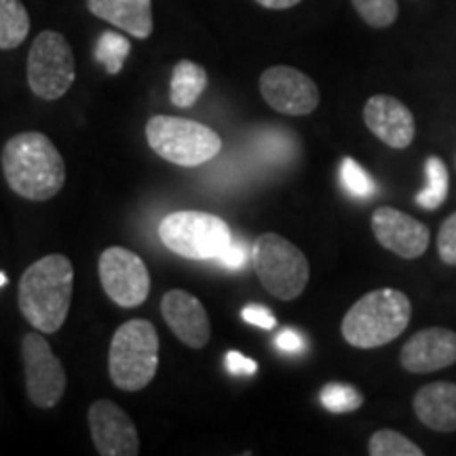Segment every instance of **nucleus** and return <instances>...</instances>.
Returning a JSON list of instances; mask_svg holds the SVG:
<instances>
[{
	"label": "nucleus",
	"mask_w": 456,
	"mask_h": 456,
	"mask_svg": "<svg viewBox=\"0 0 456 456\" xmlns=\"http://www.w3.org/2000/svg\"><path fill=\"white\" fill-rule=\"evenodd\" d=\"M368 452L372 456H423V448H419L412 440L395 429H380L372 433L368 442Z\"/></svg>",
	"instance_id": "4be33fe9"
},
{
	"label": "nucleus",
	"mask_w": 456,
	"mask_h": 456,
	"mask_svg": "<svg viewBox=\"0 0 456 456\" xmlns=\"http://www.w3.org/2000/svg\"><path fill=\"white\" fill-rule=\"evenodd\" d=\"M98 269L102 288L114 305L123 309L144 305L151 294V273L138 254L112 245L102 252Z\"/></svg>",
	"instance_id": "9d476101"
},
{
	"label": "nucleus",
	"mask_w": 456,
	"mask_h": 456,
	"mask_svg": "<svg viewBox=\"0 0 456 456\" xmlns=\"http://www.w3.org/2000/svg\"><path fill=\"white\" fill-rule=\"evenodd\" d=\"M252 266L262 288L279 300H294L309 283V260L288 239L265 232L252 245Z\"/></svg>",
	"instance_id": "423d86ee"
},
{
	"label": "nucleus",
	"mask_w": 456,
	"mask_h": 456,
	"mask_svg": "<svg viewBox=\"0 0 456 456\" xmlns=\"http://www.w3.org/2000/svg\"><path fill=\"white\" fill-rule=\"evenodd\" d=\"M414 414L425 427L437 433L456 431V385L437 380L420 387L414 395Z\"/></svg>",
	"instance_id": "f3484780"
},
{
	"label": "nucleus",
	"mask_w": 456,
	"mask_h": 456,
	"mask_svg": "<svg viewBox=\"0 0 456 456\" xmlns=\"http://www.w3.org/2000/svg\"><path fill=\"white\" fill-rule=\"evenodd\" d=\"M372 232L376 241L399 258L414 260L427 252L431 232L423 222L399 212L395 208H379L372 214Z\"/></svg>",
	"instance_id": "ddd939ff"
},
{
	"label": "nucleus",
	"mask_w": 456,
	"mask_h": 456,
	"mask_svg": "<svg viewBox=\"0 0 456 456\" xmlns=\"http://www.w3.org/2000/svg\"><path fill=\"white\" fill-rule=\"evenodd\" d=\"M363 121L376 138L395 151L408 148L416 135L412 110L393 95H372L363 106Z\"/></svg>",
	"instance_id": "4468645a"
},
{
	"label": "nucleus",
	"mask_w": 456,
	"mask_h": 456,
	"mask_svg": "<svg viewBox=\"0 0 456 456\" xmlns=\"http://www.w3.org/2000/svg\"><path fill=\"white\" fill-rule=\"evenodd\" d=\"M146 140L163 161L180 167L212 161L222 148L220 135L212 127L169 114H157L146 123Z\"/></svg>",
	"instance_id": "39448f33"
},
{
	"label": "nucleus",
	"mask_w": 456,
	"mask_h": 456,
	"mask_svg": "<svg viewBox=\"0 0 456 456\" xmlns=\"http://www.w3.org/2000/svg\"><path fill=\"white\" fill-rule=\"evenodd\" d=\"M241 317L248 323H252V326L262 328V330H273V328L277 326L275 315H273V313L266 309V306H262V305H248L241 311Z\"/></svg>",
	"instance_id": "c85d7f7f"
},
{
	"label": "nucleus",
	"mask_w": 456,
	"mask_h": 456,
	"mask_svg": "<svg viewBox=\"0 0 456 456\" xmlns=\"http://www.w3.org/2000/svg\"><path fill=\"white\" fill-rule=\"evenodd\" d=\"M351 3L359 17L372 28H389L399 15L397 0H351Z\"/></svg>",
	"instance_id": "393cba45"
},
{
	"label": "nucleus",
	"mask_w": 456,
	"mask_h": 456,
	"mask_svg": "<svg viewBox=\"0 0 456 456\" xmlns=\"http://www.w3.org/2000/svg\"><path fill=\"white\" fill-rule=\"evenodd\" d=\"M91 13L135 38L152 34V0H87Z\"/></svg>",
	"instance_id": "a211bd4d"
},
{
	"label": "nucleus",
	"mask_w": 456,
	"mask_h": 456,
	"mask_svg": "<svg viewBox=\"0 0 456 456\" xmlns=\"http://www.w3.org/2000/svg\"><path fill=\"white\" fill-rule=\"evenodd\" d=\"M208 87V70L191 60H180L171 72L169 100L175 108H192Z\"/></svg>",
	"instance_id": "6ab92c4d"
},
{
	"label": "nucleus",
	"mask_w": 456,
	"mask_h": 456,
	"mask_svg": "<svg viewBox=\"0 0 456 456\" xmlns=\"http://www.w3.org/2000/svg\"><path fill=\"white\" fill-rule=\"evenodd\" d=\"M30 32V15L21 0H0V49H17Z\"/></svg>",
	"instance_id": "aec40b11"
},
{
	"label": "nucleus",
	"mask_w": 456,
	"mask_h": 456,
	"mask_svg": "<svg viewBox=\"0 0 456 456\" xmlns=\"http://www.w3.org/2000/svg\"><path fill=\"white\" fill-rule=\"evenodd\" d=\"M412 305L399 289L383 288L362 296L342 319V338L355 349H379L403 334Z\"/></svg>",
	"instance_id": "7ed1b4c3"
},
{
	"label": "nucleus",
	"mask_w": 456,
	"mask_h": 456,
	"mask_svg": "<svg viewBox=\"0 0 456 456\" xmlns=\"http://www.w3.org/2000/svg\"><path fill=\"white\" fill-rule=\"evenodd\" d=\"M161 315L171 332L191 349H203L212 336V323L203 302L184 289H169L161 300Z\"/></svg>",
	"instance_id": "dca6fc26"
},
{
	"label": "nucleus",
	"mask_w": 456,
	"mask_h": 456,
	"mask_svg": "<svg viewBox=\"0 0 456 456\" xmlns=\"http://www.w3.org/2000/svg\"><path fill=\"white\" fill-rule=\"evenodd\" d=\"M277 346L285 353H298L305 346V338L298 332H294V330H283L277 336Z\"/></svg>",
	"instance_id": "7c9ffc66"
},
{
	"label": "nucleus",
	"mask_w": 456,
	"mask_h": 456,
	"mask_svg": "<svg viewBox=\"0 0 456 456\" xmlns=\"http://www.w3.org/2000/svg\"><path fill=\"white\" fill-rule=\"evenodd\" d=\"M3 285H7V275H4V273H0V288H3Z\"/></svg>",
	"instance_id": "473e14b6"
},
{
	"label": "nucleus",
	"mask_w": 456,
	"mask_h": 456,
	"mask_svg": "<svg viewBox=\"0 0 456 456\" xmlns=\"http://www.w3.org/2000/svg\"><path fill=\"white\" fill-rule=\"evenodd\" d=\"M74 289V266L61 254L32 262L20 279L17 302L24 319L43 334H55L66 323Z\"/></svg>",
	"instance_id": "f03ea898"
},
{
	"label": "nucleus",
	"mask_w": 456,
	"mask_h": 456,
	"mask_svg": "<svg viewBox=\"0 0 456 456\" xmlns=\"http://www.w3.org/2000/svg\"><path fill=\"white\" fill-rule=\"evenodd\" d=\"M260 94L273 110L289 117H306L319 106L315 81L289 66H273L262 72Z\"/></svg>",
	"instance_id": "9b49d317"
},
{
	"label": "nucleus",
	"mask_w": 456,
	"mask_h": 456,
	"mask_svg": "<svg viewBox=\"0 0 456 456\" xmlns=\"http://www.w3.org/2000/svg\"><path fill=\"white\" fill-rule=\"evenodd\" d=\"M131 53V45L121 34L108 30L95 43V60L106 68L108 74H118Z\"/></svg>",
	"instance_id": "5701e85b"
},
{
	"label": "nucleus",
	"mask_w": 456,
	"mask_h": 456,
	"mask_svg": "<svg viewBox=\"0 0 456 456\" xmlns=\"http://www.w3.org/2000/svg\"><path fill=\"white\" fill-rule=\"evenodd\" d=\"M89 431L94 446L102 456H135L140 454V436L129 414L110 402L98 399L89 408Z\"/></svg>",
	"instance_id": "f8f14e48"
},
{
	"label": "nucleus",
	"mask_w": 456,
	"mask_h": 456,
	"mask_svg": "<svg viewBox=\"0 0 456 456\" xmlns=\"http://www.w3.org/2000/svg\"><path fill=\"white\" fill-rule=\"evenodd\" d=\"M226 368L228 372L235 374V376H252L258 370V363L254 359L241 355L239 351H231L226 355Z\"/></svg>",
	"instance_id": "c756f323"
},
{
	"label": "nucleus",
	"mask_w": 456,
	"mask_h": 456,
	"mask_svg": "<svg viewBox=\"0 0 456 456\" xmlns=\"http://www.w3.org/2000/svg\"><path fill=\"white\" fill-rule=\"evenodd\" d=\"M425 178L427 184L423 191L416 195V205L433 212V209L442 208L448 199L450 191V174L446 163L440 157H429L425 161Z\"/></svg>",
	"instance_id": "412c9836"
},
{
	"label": "nucleus",
	"mask_w": 456,
	"mask_h": 456,
	"mask_svg": "<svg viewBox=\"0 0 456 456\" xmlns=\"http://www.w3.org/2000/svg\"><path fill=\"white\" fill-rule=\"evenodd\" d=\"M399 362L412 374H431L456 363V332L448 328H425L402 346Z\"/></svg>",
	"instance_id": "2eb2a0df"
},
{
	"label": "nucleus",
	"mask_w": 456,
	"mask_h": 456,
	"mask_svg": "<svg viewBox=\"0 0 456 456\" xmlns=\"http://www.w3.org/2000/svg\"><path fill=\"white\" fill-rule=\"evenodd\" d=\"M319 402L322 406L332 414H349L355 412L363 406L362 391L355 389L353 385L345 383H328L319 393Z\"/></svg>",
	"instance_id": "b1692460"
},
{
	"label": "nucleus",
	"mask_w": 456,
	"mask_h": 456,
	"mask_svg": "<svg viewBox=\"0 0 456 456\" xmlns=\"http://www.w3.org/2000/svg\"><path fill=\"white\" fill-rule=\"evenodd\" d=\"M340 182H342V186H345V191L351 192L353 197L368 199V197H374V192H376L374 180L370 178V175L366 174V169H363L362 165H359L355 159H351V157L342 159Z\"/></svg>",
	"instance_id": "a878e982"
},
{
	"label": "nucleus",
	"mask_w": 456,
	"mask_h": 456,
	"mask_svg": "<svg viewBox=\"0 0 456 456\" xmlns=\"http://www.w3.org/2000/svg\"><path fill=\"white\" fill-rule=\"evenodd\" d=\"M437 254L444 265L456 266V212L444 220L437 235Z\"/></svg>",
	"instance_id": "bb28decb"
},
{
	"label": "nucleus",
	"mask_w": 456,
	"mask_h": 456,
	"mask_svg": "<svg viewBox=\"0 0 456 456\" xmlns=\"http://www.w3.org/2000/svg\"><path fill=\"white\" fill-rule=\"evenodd\" d=\"M28 85L37 98L53 102L68 94L77 78V61L70 43L55 30L34 38L28 53Z\"/></svg>",
	"instance_id": "6e6552de"
},
{
	"label": "nucleus",
	"mask_w": 456,
	"mask_h": 456,
	"mask_svg": "<svg viewBox=\"0 0 456 456\" xmlns=\"http://www.w3.org/2000/svg\"><path fill=\"white\" fill-rule=\"evenodd\" d=\"M0 161L11 191L28 201H49L66 184L64 159L41 131L13 135Z\"/></svg>",
	"instance_id": "f257e3e1"
},
{
	"label": "nucleus",
	"mask_w": 456,
	"mask_h": 456,
	"mask_svg": "<svg viewBox=\"0 0 456 456\" xmlns=\"http://www.w3.org/2000/svg\"><path fill=\"white\" fill-rule=\"evenodd\" d=\"M21 362H24L26 393L37 408L49 410L60 403L66 393V370L61 359L43 332H28L21 338Z\"/></svg>",
	"instance_id": "1a4fd4ad"
},
{
	"label": "nucleus",
	"mask_w": 456,
	"mask_h": 456,
	"mask_svg": "<svg viewBox=\"0 0 456 456\" xmlns=\"http://www.w3.org/2000/svg\"><path fill=\"white\" fill-rule=\"evenodd\" d=\"M248 260H252V249H248V245L243 241H235V239H232L231 245L218 256L220 265L231 271H241L243 266L248 265Z\"/></svg>",
	"instance_id": "cd10ccee"
},
{
	"label": "nucleus",
	"mask_w": 456,
	"mask_h": 456,
	"mask_svg": "<svg viewBox=\"0 0 456 456\" xmlns=\"http://www.w3.org/2000/svg\"><path fill=\"white\" fill-rule=\"evenodd\" d=\"M159 370V332L146 319H129L117 330L108 351V372L121 391H142Z\"/></svg>",
	"instance_id": "20e7f679"
},
{
	"label": "nucleus",
	"mask_w": 456,
	"mask_h": 456,
	"mask_svg": "<svg viewBox=\"0 0 456 456\" xmlns=\"http://www.w3.org/2000/svg\"><path fill=\"white\" fill-rule=\"evenodd\" d=\"M256 3L262 4L265 9H275V11H281V9H292L296 4L302 3V0H256Z\"/></svg>",
	"instance_id": "2f4dec72"
},
{
	"label": "nucleus",
	"mask_w": 456,
	"mask_h": 456,
	"mask_svg": "<svg viewBox=\"0 0 456 456\" xmlns=\"http://www.w3.org/2000/svg\"><path fill=\"white\" fill-rule=\"evenodd\" d=\"M159 237L165 248L188 260H218L235 239L224 220L195 209L165 216L159 224Z\"/></svg>",
	"instance_id": "0eeeda50"
}]
</instances>
